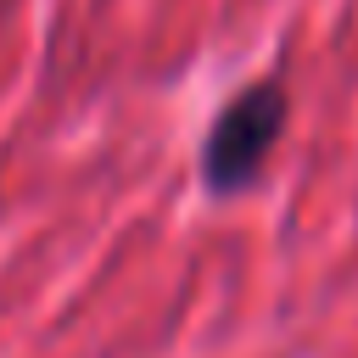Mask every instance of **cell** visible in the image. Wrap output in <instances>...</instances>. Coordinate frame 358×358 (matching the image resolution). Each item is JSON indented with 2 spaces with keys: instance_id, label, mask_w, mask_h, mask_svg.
I'll return each instance as SVG.
<instances>
[{
  "instance_id": "cell-1",
  "label": "cell",
  "mask_w": 358,
  "mask_h": 358,
  "mask_svg": "<svg viewBox=\"0 0 358 358\" xmlns=\"http://www.w3.org/2000/svg\"><path fill=\"white\" fill-rule=\"evenodd\" d=\"M280 123H285V95H280V84H252V90H241V95L218 112V123H213V134H207V145H201V173H207V185H213V190H241L246 179H257V168H263Z\"/></svg>"
}]
</instances>
